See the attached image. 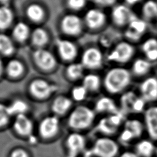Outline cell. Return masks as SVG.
Wrapping results in <instances>:
<instances>
[{
	"mask_svg": "<svg viewBox=\"0 0 157 157\" xmlns=\"http://www.w3.org/2000/svg\"><path fill=\"white\" fill-rule=\"evenodd\" d=\"M151 67V64L147 59L138 58L132 64L133 72L137 75H144L148 72Z\"/></svg>",
	"mask_w": 157,
	"mask_h": 157,
	"instance_id": "obj_32",
	"label": "cell"
},
{
	"mask_svg": "<svg viewBox=\"0 0 157 157\" xmlns=\"http://www.w3.org/2000/svg\"><path fill=\"white\" fill-rule=\"evenodd\" d=\"M86 0H67L69 7L74 10L82 9L86 4Z\"/></svg>",
	"mask_w": 157,
	"mask_h": 157,
	"instance_id": "obj_38",
	"label": "cell"
},
{
	"mask_svg": "<svg viewBox=\"0 0 157 157\" xmlns=\"http://www.w3.org/2000/svg\"><path fill=\"white\" fill-rule=\"evenodd\" d=\"M147 102L134 93L129 91L123 93L120 98L119 109L126 117L132 115L144 113Z\"/></svg>",
	"mask_w": 157,
	"mask_h": 157,
	"instance_id": "obj_6",
	"label": "cell"
},
{
	"mask_svg": "<svg viewBox=\"0 0 157 157\" xmlns=\"http://www.w3.org/2000/svg\"><path fill=\"white\" fill-rule=\"evenodd\" d=\"M96 115L93 108L85 105H79L69 113L67 124L74 132H82L94 126Z\"/></svg>",
	"mask_w": 157,
	"mask_h": 157,
	"instance_id": "obj_1",
	"label": "cell"
},
{
	"mask_svg": "<svg viewBox=\"0 0 157 157\" xmlns=\"http://www.w3.org/2000/svg\"><path fill=\"white\" fill-rule=\"evenodd\" d=\"M14 128L18 134L27 136L31 134L33 124L31 120L25 114H20L17 116L14 122Z\"/></svg>",
	"mask_w": 157,
	"mask_h": 157,
	"instance_id": "obj_22",
	"label": "cell"
},
{
	"mask_svg": "<svg viewBox=\"0 0 157 157\" xmlns=\"http://www.w3.org/2000/svg\"><path fill=\"white\" fill-rule=\"evenodd\" d=\"M134 16L135 15L128 6L121 4L116 6L112 12L113 21L119 26L128 25Z\"/></svg>",
	"mask_w": 157,
	"mask_h": 157,
	"instance_id": "obj_18",
	"label": "cell"
},
{
	"mask_svg": "<svg viewBox=\"0 0 157 157\" xmlns=\"http://www.w3.org/2000/svg\"><path fill=\"white\" fill-rule=\"evenodd\" d=\"M102 55L101 52L94 47L86 49L82 54L81 63L84 67L88 69H97L102 63Z\"/></svg>",
	"mask_w": 157,
	"mask_h": 157,
	"instance_id": "obj_12",
	"label": "cell"
},
{
	"mask_svg": "<svg viewBox=\"0 0 157 157\" xmlns=\"http://www.w3.org/2000/svg\"><path fill=\"white\" fill-rule=\"evenodd\" d=\"M13 37L19 42L25 40L29 36V28L23 22H18L15 25L12 31Z\"/></svg>",
	"mask_w": 157,
	"mask_h": 157,
	"instance_id": "obj_25",
	"label": "cell"
},
{
	"mask_svg": "<svg viewBox=\"0 0 157 157\" xmlns=\"http://www.w3.org/2000/svg\"><path fill=\"white\" fill-rule=\"evenodd\" d=\"M131 79V74L127 69L115 67L106 73L104 79V85L109 93L118 94L128 87Z\"/></svg>",
	"mask_w": 157,
	"mask_h": 157,
	"instance_id": "obj_3",
	"label": "cell"
},
{
	"mask_svg": "<svg viewBox=\"0 0 157 157\" xmlns=\"http://www.w3.org/2000/svg\"><path fill=\"white\" fill-rule=\"evenodd\" d=\"M146 28L147 24L145 21L139 19L135 15L128 25L125 36L130 40H137L142 37Z\"/></svg>",
	"mask_w": 157,
	"mask_h": 157,
	"instance_id": "obj_14",
	"label": "cell"
},
{
	"mask_svg": "<svg viewBox=\"0 0 157 157\" xmlns=\"http://www.w3.org/2000/svg\"><path fill=\"white\" fill-rule=\"evenodd\" d=\"M92 2L100 6H109L113 4L116 0H91Z\"/></svg>",
	"mask_w": 157,
	"mask_h": 157,
	"instance_id": "obj_39",
	"label": "cell"
},
{
	"mask_svg": "<svg viewBox=\"0 0 157 157\" xmlns=\"http://www.w3.org/2000/svg\"><path fill=\"white\" fill-rule=\"evenodd\" d=\"M81 157H93V156H91V155H90L88 153H87V152L86 151Z\"/></svg>",
	"mask_w": 157,
	"mask_h": 157,
	"instance_id": "obj_45",
	"label": "cell"
},
{
	"mask_svg": "<svg viewBox=\"0 0 157 157\" xmlns=\"http://www.w3.org/2000/svg\"><path fill=\"white\" fill-rule=\"evenodd\" d=\"M156 145L150 138H142L134 144V151L139 157H153Z\"/></svg>",
	"mask_w": 157,
	"mask_h": 157,
	"instance_id": "obj_19",
	"label": "cell"
},
{
	"mask_svg": "<svg viewBox=\"0 0 157 157\" xmlns=\"http://www.w3.org/2000/svg\"><path fill=\"white\" fill-rule=\"evenodd\" d=\"M105 13L98 9H90L85 16L87 26L92 29H96L102 26L105 21Z\"/></svg>",
	"mask_w": 157,
	"mask_h": 157,
	"instance_id": "obj_20",
	"label": "cell"
},
{
	"mask_svg": "<svg viewBox=\"0 0 157 157\" xmlns=\"http://www.w3.org/2000/svg\"><path fill=\"white\" fill-rule=\"evenodd\" d=\"M31 38L35 45L42 47L47 42L48 37L47 32L43 28H37L33 31Z\"/></svg>",
	"mask_w": 157,
	"mask_h": 157,
	"instance_id": "obj_29",
	"label": "cell"
},
{
	"mask_svg": "<svg viewBox=\"0 0 157 157\" xmlns=\"http://www.w3.org/2000/svg\"><path fill=\"white\" fill-rule=\"evenodd\" d=\"M62 30L69 35H77L81 32L82 23L80 18L74 14H69L64 17L61 23Z\"/></svg>",
	"mask_w": 157,
	"mask_h": 157,
	"instance_id": "obj_15",
	"label": "cell"
},
{
	"mask_svg": "<svg viewBox=\"0 0 157 157\" xmlns=\"http://www.w3.org/2000/svg\"><path fill=\"white\" fill-rule=\"evenodd\" d=\"M120 144L112 137L101 136L94 140L86 152L93 157H118Z\"/></svg>",
	"mask_w": 157,
	"mask_h": 157,
	"instance_id": "obj_4",
	"label": "cell"
},
{
	"mask_svg": "<svg viewBox=\"0 0 157 157\" xmlns=\"http://www.w3.org/2000/svg\"><path fill=\"white\" fill-rule=\"evenodd\" d=\"M59 129V121L57 117L50 116L44 118L40 124L39 132L45 138L55 136Z\"/></svg>",
	"mask_w": 157,
	"mask_h": 157,
	"instance_id": "obj_16",
	"label": "cell"
},
{
	"mask_svg": "<svg viewBox=\"0 0 157 157\" xmlns=\"http://www.w3.org/2000/svg\"><path fill=\"white\" fill-rule=\"evenodd\" d=\"M33 56L36 64L42 69H51L56 64V59L53 54L45 49H37L34 52Z\"/></svg>",
	"mask_w": 157,
	"mask_h": 157,
	"instance_id": "obj_17",
	"label": "cell"
},
{
	"mask_svg": "<svg viewBox=\"0 0 157 157\" xmlns=\"http://www.w3.org/2000/svg\"><path fill=\"white\" fill-rule=\"evenodd\" d=\"M88 92V91L83 85L76 86L72 90V98L74 101L77 102H82L86 99Z\"/></svg>",
	"mask_w": 157,
	"mask_h": 157,
	"instance_id": "obj_35",
	"label": "cell"
},
{
	"mask_svg": "<svg viewBox=\"0 0 157 157\" xmlns=\"http://www.w3.org/2000/svg\"><path fill=\"white\" fill-rule=\"evenodd\" d=\"M72 106V101L66 96L57 97L53 102L52 110L58 115H64L67 113Z\"/></svg>",
	"mask_w": 157,
	"mask_h": 157,
	"instance_id": "obj_23",
	"label": "cell"
},
{
	"mask_svg": "<svg viewBox=\"0 0 157 157\" xmlns=\"http://www.w3.org/2000/svg\"><path fill=\"white\" fill-rule=\"evenodd\" d=\"M6 71L10 77L15 78L23 72L24 66L20 61L12 59L8 62L6 66Z\"/></svg>",
	"mask_w": 157,
	"mask_h": 157,
	"instance_id": "obj_27",
	"label": "cell"
},
{
	"mask_svg": "<svg viewBox=\"0 0 157 157\" xmlns=\"http://www.w3.org/2000/svg\"><path fill=\"white\" fill-rule=\"evenodd\" d=\"M28 105L25 101L17 99L7 106V111L9 115H17V116L20 114H24L28 110Z\"/></svg>",
	"mask_w": 157,
	"mask_h": 157,
	"instance_id": "obj_28",
	"label": "cell"
},
{
	"mask_svg": "<svg viewBox=\"0 0 157 157\" xmlns=\"http://www.w3.org/2000/svg\"><path fill=\"white\" fill-rule=\"evenodd\" d=\"M155 157H157V145L156 147V150H155Z\"/></svg>",
	"mask_w": 157,
	"mask_h": 157,
	"instance_id": "obj_47",
	"label": "cell"
},
{
	"mask_svg": "<svg viewBox=\"0 0 157 157\" xmlns=\"http://www.w3.org/2000/svg\"><path fill=\"white\" fill-rule=\"evenodd\" d=\"M142 121L148 138L157 142V105L146 108L143 113Z\"/></svg>",
	"mask_w": 157,
	"mask_h": 157,
	"instance_id": "obj_9",
	"label": "cell"
},
{
	"mask_svg": "<svg viewBox=\"0 0 157 157\" xmlns=\"http://www.w3.org/2000/svg\"><path fill=\"white\" fill-rule=\"evenodd\" d=\"M134 48L133 46L127 42H121L117 44L107 56L110 61L119 63L128 62L133 56Z\"/></svg>",
	"mask_w": 157,
	"mask_h": 157,
	"instance_id": "obj_8",
	"label": "cell"
},
{
	"mask_svg": "<svg viewBox=\"0 0 157 157\" xmlns=\"http://www.w3.org/2000/svg\"><path fill=\"white\" fill-rule=\"evenodd\" d=\"M147 60L150 61H156L157 60V49L149 51L145 53Z\"/></svg>",
	"mask_w": 157,
	"mask_h": 157,
	"instance_id": "obj_40",
	"label": "cell"
},
{
	"mask_svg": "<svg viewBox=\"0 0 157 157\" xmlns=\"http://www.w3.org/2000/svg\"><path fill=\"white\" fill-rule=\"evenodd\" d=\"M93 109L96 115L101 114L104 116L116 113L120 110L115 101L108 96L99 98L95 102Z\"/></svg>",
	"mask_w": 157,
	"mask_h": 157,
	"instance_id": "obj_13",
	"label": "cell"
},
{
	"mask_svg": "<svg viewBox=\"0 0 157 157\" xmlns=\"http://www.w3.org/2000/svg\"><path fill=\"white\" fill-rule=\"evenodd\" d=\"M84 67L82 64L80 63H72L70 64L66 69L67 75L71 79H77L80 78L83 73Z\"/></svg>",
	"mask_w": 157,
	"mask_h": 157,
	"instance_id": "obj_34",
	"label": "cell"
},
{
	"mask_svg": "<svg viewBox=\"0 0 157 157\" xmlns=\"http://www.w3.org/2000/svg\"><path fill=\"white\" fill-rule=\"evenodd\" d=\"M118 157H139L134 151L126 150L119 155Z\"/></svg>",
	"mask_w": 157,
	"mask_h": 157,
	"instance_id": "obj_42",
	"label": "cell"
},
{
	"mask_svg": "<svg viewBox=\"0 0 157 157\" xmlns=\"http://www.w3.org/2000/svg\"><path fill=\"white\" fill-rule=\"evenodd\" d=\"M13 15L12 10L7 6L0 7V29L7 28L12 23Z\"/></svg>",
	"mask_w": 157,
	"mask_h": 157,
	"instance_id": "obj_24",
	"label": "cell"
},
{
	"mask_svg": "<svg viewBox=\"0 0 157 157\" xmlns=\"http://www.w3.org/2000/svg\"><path fill=\"white\" fill-rule=\"evenodd\" d=\"M10 157H28V155L23 150L17 149L12 153Z\"/></svg>",
	"mask_w": 157,
	"mask_h": 157,
	"instance_id": "obj_41",
	"label": "cell"
},
{
	"mask_svg": "<svg viewBox=\"0 0 157 157\" xmlns=\"http://www.w3.org/2000/svg\"><path fill=\"white\" fill-rule=\"evenodd\" d=\"M140 96L147 102L157 101V78L150 77L145 79L140 85Z\"/></svg>",
	"mask_w": 157,
	"mask_h": 157,
	"instance_id": "obj_11",
	"label": "cell"
},
{
	"mask_svg": "<svg viewBox=\"0 0 157 157\" xmlns=\"http://www.w3.org/2000/svg\"><path fill=\"white\" fill-rule=\"evenodd\" d=\"M142 13L148 19L157 17V3L153 0L146 1L142 7Z\"/></svg>",
	"mask_w": 157,
	"mask_h": 157,
	"instance_id": "obj_33",
	"label": "cell"
},
{
	"mask_svg": "<svg viewBox=\"0 0 157 157\" xmlns=\"http://www.w3.org/2000/svg\"><path fill=\"white\" fill-rule=\"evenodd\" d=\"M86 144V139L82 132L69 134L65 142L67 157H81L87 150Z\"/></svg>",
	"mask_w": 157,
	"mask_h": 157,
	"instance_id": "obj_7",
	"label": "cell"
},
{
	"mask_svg": "<svg viewBox=\"0 0 157 157\" xmlns=\"http://www.w3.org/2000/svg\"><path fill=\"white\" fill-rule=\"evenodd\" d=\"M56 89V87L43 79L34 80L30 84L29 91L36 98L44 99L49 96Z\"/></svg>",
	"mask_w": 157,
	"mask_h": 157,
	"instance_id": "obj_10",
	"label": "cell"
},
{
	"mask_svg": "<svg viewBox=\"0 0 157 157\" xmlns=\"http://www.w3.org/2000/svg\"><path fill=\"white\" fill-rule=\"evenodd\" d=\"M9 115L7 111V106L0 104V127L7 124Z\"/></svg>",
	"mask_w": 157,
	"mask_h": 157,
	"instance_id": "obj_37",
	"label": "cell"
},
{
	"mask_svg": "<svg viewBox=\"0 0 157 157\" xmlns=\"http://www.w3.org/2000/svg\"><path fill=\"white\" fill-rule=\"evenodd\" d=\"M26 14L29 19L34 21L41 20L44 17V11L38 4H33L29 6L26 9Z\"/></svg>",
	"mask_w": 157,
	"mask_h": 157,
	"instance_id": "obj_30",
	"label": "cell"
},
{
	"mask_svg": "<svg viewBox=\"0 0 157 157\" xmlns=\"http://www.w3.org/2000/svg\"><path fill=\"white\" fill-rule=\"evenodd\" d=\"M128 4H135L139 2L140 0H125Z\"/></svg>",
	"mask_w": 157,
	"mask_h": 157,
	"instance_id": "obj_43",
	"label": "cell"
},
{
	"mask_svg": "<svg viewBox=\"0 0 157 157\" xmlns=\"http://www.w3.org/2000/svg\"><path fill=\"white\" fill-rule=\"evenodd\" d=\"M14 52V45L9 37L0 33V53L4 55H10Z\"/></svg>",
	"mask_w": 157,
	"mask_h": 157,
	"instance_id": "obj_31",
	"label": "cell"
},
{
	"mask_svg": "<svg viewBox=\"0 0 157 157\" xmlns=\"http://www.w3.org/2000/svg\"><path fill=\"white\" fill-rule=\"evenodd\" d=\"M9 0H0V2L2 3H6Z\"/></svg>",
	"mask_w": 157,
	"mask_h": 157,
	"instance_id": "obj_46",
	"label": "cell"
},
{
	"mask_svg": "<svg viewBox=\"0 0 157 157\" xmlns=\"http://www.w3.org/2000/svg\"><path fill=\"white\" fill-rule=\"evenodd\" d=\"M100 78L96 74H89L84 76L82 85L89 91H95L100 86Z\"/></svg>",
	"mask_w": 157,
	"mask_h": 157,
	"instance_id": "obj_26",
	"label": "cell"
},
{
	"mask_svg": "<svg viewBox=\"0 0 157 157\" xmlns=\"http://www.w3.org/2000/svg\"><path fill=\"white\" fill-rule=\"evenodd\" d=\"M56 45L59 55L63 59L70 61L76 56L77 50L72 42L68 40H58Z\"/></svg>",
	"mask_w": 157,
	"mask_h": 157,
	"instance_id": "obj_21",
	"label": "cell"
},
{
	"mask_svg": "<svg viewBox=\"0 0 157 157\" xmlns=\"http://www.w3.org/2000/svg\"><path fill=\"white\" fill-rule=\"evenodd\" d=\"M127 117L120 110L118 112L105 115L96 122L94 127L95 130L101 136L112 137L118 134Z\"/></svg>",
	"mask_w": 157,
	"mask_h": 157,
	"instance_id": "obj_5",
	"label": "cell"
},
{
	"mask_svg": "<svg viewBox=\"0 0 157 157\" xmlns=\"http://www.w3.org/2000/svg\"><path fill=\"white\" fill-rule=\"evenodd\" d=\"M142 49L145 53L149 51L157 49V40L154 38L148 39L143 43Z\"/></svg>",
	"mask_w": 157,
	"mask_h": 157,
	"instance_id": "obj_36",
	"label": "cell"
},
{
	"mask_svg": "<svg viewBox=\"0 0 157 157\" xmlns=\"http://www.w3.org/2000/svg\"><path fill=\"white\" fill-rule=\"evenodd\" d=\"M144 132L145 129L142 120L137 118H126L118 134L117 141L120 145H129L142 139Z\"/></svg>",
	"mask_w": 157,
	"mask_h": 157,
	"instance_id": "obj_2",
	"label": "cell"
},
{
	"mask_svg": "<svg viewBox=\"0 0 157 157\" xmlns=\"http://www.w3.org/2000/svg\"><path fill=\"white\" fill-rule=\"evenodd\" d=\"M3 71V66H2V63L1 61V60L0 59V75L2 74Z\"/></svg>",
	"mask_w": 157,
	"mask_h": 157,
	"instance_id": "obj_44",
	"label": "cell"
}]
</instances>
